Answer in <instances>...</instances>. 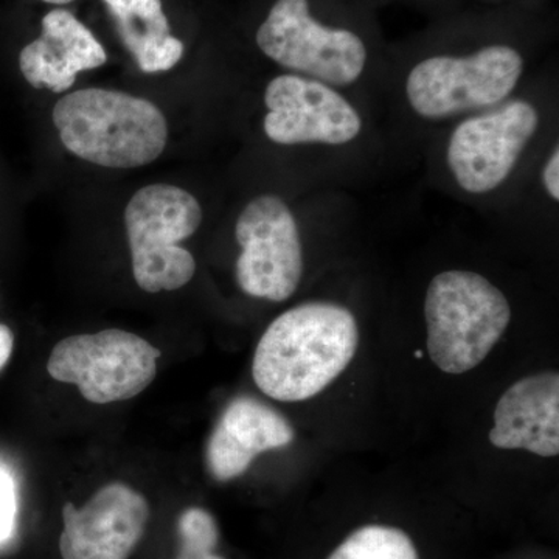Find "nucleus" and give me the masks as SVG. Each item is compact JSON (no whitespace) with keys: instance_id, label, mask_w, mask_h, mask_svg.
Here are the masks:
<instances>
[{"instance_id":"9","label":"nucleus","mask_w":559,"mask_h":559,"mask_svg":"<svg viewBox=\"0 0 559 559\" xmlns=\"http://www.w3.org/2000/svg\"><path fill=\"white\" fill-rule=\"evenodd\" d=\"M538 127V110L524 100L460 123L448 146V164L459 186L473 194L498 189Z\"/></svg>"},{"instance_id":"17","label":"nucleus","mask_w":559,"mask_h":559,"mask_svg":"<svg viewBox=\"0 0 559 559\" xmlns=\"http://www.w3.org/2000/svg\"><path fill=\"white\" fill-rule=\"evenodd\" d=\"M180 550L215 551L219 540L218 524L207 510L191 507L179 516Z\"/></svg>"},{"instance_id":"14","label":"nucleus","mask_w":559,"mask_h":559,"mask_svg":"<svg viewBox=\"0 0 559 559\" xmlns=\"http://www.w3.org/2000/svg\"><path fill=\"white\" fill-rule=\"evenodd\" d=\"M108 57L90 28L70 11L53 10L43 20L38 39L20 55L24 79L36 90L66 92L84 70L100 68Z\"/></svg>"},{"instance_id":"7","label":"nucleus","mask_w":559,"mask_h":559,"mask_svg":"<svg viewBox=\"0 0 559 559\" xmlns=\"http://www.w3.org/2000/svg\"><path fill=\"white\" fill-rule=\"evenodd\" d=\"M257 44L283 68L334 86L355 83L367 62L362 39L312 20L308 0H277L257 32Z\"/></svg>"},{"instance_id":"12","label":"nucleus","mask_w":559,"mask_h":559,"mask_svg":"<svg viewBox=\"0 0 559 559\" xmlns=\"http://www.w3.org/2000/svg\"><path fill=\"white\" fill-rule=\"evenodd\" d=\"M288 419L259 400L240 396L223 412L210 436L205 463L213 479L229 481L248 471L263 452L293 443Z\"/></svg>"},{"instance_id":"13","label":"nucleus","mask_w":559,"mask_h":559,"mask_svg":"<svg viewBox=\"0 0 559 559\" xmlns=\"http://www.w3.org/2000/svg\"><path fill=\"white\" fill-rule=\"evenodd\" d=\"M489 441L500 450H525L539 457H557L558 373L533 374L514 382L496 406Z\"/></svg>"},{"instance_id":"4","label":"nucleus","mask_w":559,"mask_h":559,"mask_svg":"<svg viewBox=\"0 0 559 559\" xmlns=\"http://www.w3.org/2000/svg\"><path fill=\"white\" fill-rule=\"evenodd\" d=\"M202 223L200 202L189 191L168 183L140 189L124 210L132 274L150 294L183 288L197 272V261L179 242Z\"/></svg>"},{"instance_id":"5","label":"nucleus","mask_w":559,"mask_h":559,"mask_svg":"<svg viewBox=\"0 0 559 559\" xmlns=\"http://www.w3.org/2000/svg\"><path fill=\"white\" fill-rule=\"evenodd\" d=\"M160 349L130 331L75 334L51 349L53 380L79 388L84 400L110 404L140 395L157 373Z\"/></svg>"},{"instance_id":"21","label":"nucleus","mask_w":559,"mask_h":559,"mask_svg":"<svg viewBox=\"0 0 559 559\" xmlns=\"http://www.w3.org/2000/svg\"><path fill=\"white\" fill-rule=\"evenodd\" d=\"M176 559H224L218 557L215 551H193L180 550L179 557Z\"/></svg>"},{"instance_id":"3","label":"nucleus","mask_w":559,"mask_h":559,"mask_svg":"<svg viewBox=\"0 0 559 559\" xmlns=\"http://www.w3.org/2000/svg\"><path fill=\"white\" fill-rule=\"evenodd\" d=\"M428 352L444 373L479 366L506 333L509 300L487 278L469 271H447L429 283L425 301Z\"/></svg>"},{"instance_id":"11","label":"nucleus","mask_w":559,"mask_h":559,"mask_svg":"<svg viewBox=\"0 0 559 559\" xmlns=\"http://www.w3.org/2000/svg\"><path fill=\"white\" fill-rule=\"evenodd\" d=\"M150 503L130 485L114 481L76 509H62V559H128L150 521Z\"/></svg>"},{"instance_id":"16","label":"nucleus","mask_w":559,"mask_h":559,"mask_svg":"<svg viewBox=\"0 0 559 559\" xmlns=\"http://www.w3.org/2000/svg\"><path fill=\"white\" fill-rule=\"evenodd\" d=\"M329 559H419L414 540L403 530L366 525L353 532Z\"/></svg>"},{"instance_id":"18","label":"nucleus","mask_w":559,"mask_h":559,"mask_svg":"<svg viewBox=\"0 0 559 559\" xmlns=\"http://www.w3.org/2000/svg\"><path fill=\"white\" fill-rule=\"evenodd\" d=\"M20 514V495L14 474L5 465H0V547L13 539Z\"/></svg>"},{"instance_id":"19","label":"nucleus","mask_w":559,"mask_h":559,"mask_svg":"<svg viewBox=\"0 0 559 559\" xmlns=\"http://www.w3.org/2000/svg\"><path fill=\"white\" fill-rule=\"evenodd\" d=\"M544 186L555 201L559 200V150H555L543 173Z\"/></svg>"},{"instance_id":"1","label":"nucleus","mask_w":559,"mask_h":559,"mask_svg":"<svg viewBox=\"0 0 559 559\" xmlns=\"http://www.w3.org/2000/svg\"><path fill=\"white\" fill-rule=\"evenodd\" d=\"M358 344V323L347 308L329 301L299 305L264 331L253 355V381L283 403L310 400L347 369Z\"/></svg>"},{"instance_id":"8","label":"nucleus","mask_w":559,"mask_h":559,"mask_svg":"<svg viewBox=\"0 0 559 559\" xmlns=\"http://www.w3.org/2000/svg\"><path fill=\"white\" fill-rule=\"evenodd\" d=\"M235 235L241 246L238 286L257 299H289L304 274V250L288 205L272 194L255 198L242 210Z\"/></svg>"},{"instance_id":"15","label":"nucleus","mask_w":559,"mask_h":559,"mask_svg":"<svg viewBox=\"0 0 559 559\" xmlns=\"http://www.w3.org/2000/svg\"><path fill=\"white\" fill-rule=\"evenodd\" d=\"M105 3L140 70L159 73L178 64L183 44L171 36L162 0H105Z\"/></svg>"},{"instance_id":"2","label":"nucleus","mask_w":559,"mask_h":559,"mask_svg":"<svg viewBox=\"0 0 559 559\" xmlns=\"http://www.w3.org/2000/svg\"><path fill=\"white\" fill-rule=\"evenodd\" d=\"M51 117L62 145L100 167H143L167 146L168 127L162 110L127 92L75 91L58 100Z\"/></svg>"},{"instance_id":"10","label":"nucleus","mask_w":559,"mask_h":559,"mask_svg":"<svg viewBox=\"0 0 559 559\" xmlns=\"http://www.w3.org/2000/svg\"><path fill=\"white\" fill-rule=\"evenodd\" d=\"M264 103L270 109L264 132L280 145H344L362 130L358 110L340 92L314 79L280 75L267 84Z\"/></svg>"},{"instance_id":"6","label":"nucleus","mask_w":559,"mask_h":559,"mask_svg":"<svg viewBox=\"0 0 559 559\" xmlns=\"http://www.w3.org/2000/svg\"><path fill=\"white\" fill-rule=\"evenodd\" d=\"M522 70L524 60L509 46L485 47L466 58H428L412 69L407 98L426 119L489 108L509 97Z\"/></svg>"},{"instance_id":"20","label":"nucleus","mask_w":559,"mask_h":559,"mask_svg":"<svg viewBox=\"0 0 559 559\" xmlns=\"http://www.w3.org/2000/svg\"><path fill=\"white\" fill-rule=\"evenodd\" d=\"M14 337L9 326L0 323V370L7 366L13 353Z\"/></svg>"},{"instance_id":"22","label":"nucleus","mask_w":559,"mask_h":559,"mask_svg":"<svg viewBox=\"0 0 559 559\" xmlns=\"http://www.w3.org/2000/svg\"><path fill=\"white\" fill-rule=\"evenodd\" d=\"M43 2L53 3V5H64V3L73 2V0H43Z\"/></svg>"}]
</instances>
